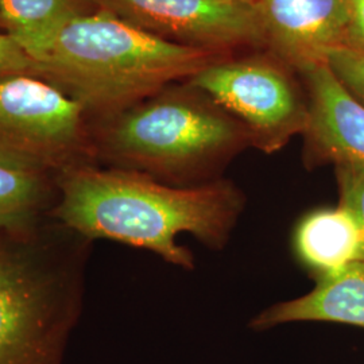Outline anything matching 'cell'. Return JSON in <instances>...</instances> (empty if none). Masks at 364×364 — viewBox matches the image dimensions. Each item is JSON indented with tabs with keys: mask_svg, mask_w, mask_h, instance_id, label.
<instances>
[{
	"mask_svg": "<svg viewBox=\"0 0 364 364\" xmlns=\"http://www.w3.org/2000/svg\"><path fill=\"white\" fill-rule=\"evenodd\" d=\"M188 85L235 117L251 144L267 154L306 130L308 103L281 65L267 58L220 60L189 78Z\"/></svg>",
	"mask_w": 364,
	"mask_h": 364,
	"instance_id": "8992f818",
	"label": "cell"
},
{
	"mask_svg": "<svg viewBox=\"0 0 364 364\" xmlns=\"http://www.w3.org/2000/svg\"><path fill=\"white\" fill-rule=\"evenodd\" d=\"M308 84V126L304 135L313 161L364 164V105L326 63L301 72Z\"/></svg>",
	"mask_w": 364,
	"mask_h": 364,
	"instance_id": "9c48e42d",
	"label": "cell"
},
{
	"mask_svg": "<svg viewBox=\"0 0 364 364\" xmlns=\"http://www.w3.org/2000/svg\"><path fill=\"white\" fill-rule=\"evenodd\" d=\"M54 219L87 239H108L193 269L192 252L177 243L191 234L205 246L227 245L245 207V196L231 182L170 185L130 170L85 164L58 176Z\"/></svg>",
	"mask_w": 364,
	"mask_h": 364,
	"instance_id": "6da1fadb",
	"label": "cell"
},
{
	"mask_svg": "<svg viewBox=\"0 0 364 364\" xmlns=\"http://www.w3.org/2000/svg\"><path fill=\"white\" fill-rule=\"evenodd\" d=\"M266 41L278 57L302 72L326 63L346 45L350 0H257Z\"/></svg>",
	"mask_w": 364,
	"mask_h": 364,
	"instance_id": "ba28073f",
	"label": "cell"
},
{
	"mask_svg": "<svg viewBox=\"0 0 364 364\" xmlns=\"http://www.w3.org/2000/svg\"><path fill=\"white\" fill-rule=\"evenodd\" d=\"M294 246L317 277L364 260V235L348 209H317L299 223Z\"/></svg>",
	"mask_w": 364,
	"mask_h": 364,
	"instance_id": "8fae6325",
	"label": "cell"
},
{
	"mask_svg": "<svg viewBox=\"0 0 364 364\" xmlns=\"http://www.w3.org/2000/svg\"><path fill=\"white\" fill-rule=\"evenodd\" d=\"M58 176L0 158V228L25 227L54 218Z\"/></svg>",
	"mask_w": 364,
	"mask_h": 364,
	"instance_id": "4fadbf2b",
	"label": "cell"
},
{
	"mask_svg": "<svg viewBox=\"0 0 364 364\" xmlns=\"http://www.w3.org/2000/svg\"><path fill=\"white\" fill-rule=\"evenodd\" d=\"M0 158L54 176L96 164L91 120L76 99L36 72L0 77Z\"/></svg>",
	"mask_w": 364,
	"mask_h": 364,
	"instance_id": "5b68a950",
	"label": "cell"
},
{
	"mask_svg": "<svg viewBox=\"0 0 364 364\" xmlns=\"http://www.w3.org/2000/svg\"><path fill=\"white\" fill-rule=\"evenodd\" d=\"M336 174L340 205L351 212L364 235V164H338Z\"/></svg>",
	"mask_w": 364,
	"mask_h": 364,
	"instance_id": "9a60e30c",
	"label": "cell"
},
{
	"mask_svg": "<svg viewBox=\"0 0 364 364\" xmlns=\"http://www.w3.org/2000/svg\"><path fill=\"white\" fill-rule=\"evenodd\" d=\"M97 3L156 37L221 55L267 42L257 1L97 0Z\"/></svg>",
	"mask_w": 364,
	"mask_h": 364,
	"instance_id": "52a82bcc",
	"label": "cell"
},
{
	"mask_svg": "<svg viewBox=\"0 0 364 364\" xmlns=\"http://www.w3.org/2000/svg\"><path fill=\"white\" fill-rule=\"evenodd\" d=\"M346 45L364 52V0H350V27Z\"/></svg>",
	"mask_w": 364,
	"mask_h": 364,
	"instance_id": "e0dca14e",
	"label": "cell"
},
{
	"mask_svg": "<svg viewBox=\"0 0 364 364\" xmlns=\"http://www.w3.org/2000/svg\"><path fill=\"white\" fill-rule=\"evenodd\" d=\"M23 72L37 73L36 61L11 36L0 31V77Z\"/></svg>",
	"mask_w": 364,
	"mask_h": 364,
	"instance_id": "2e32d148",
	"label": "cell"
},
{
	"mask_svg": "<svg viewBox=\"0 0 364 364\" xmlns=\"http://www.w3.org/2000/svg\"><path fill=\"white\" fill-rule=\"evenodd\" d=\"M297 321H328L364 328V260L320 275L317 285L308 294L264 309L251 321V328L263 331Z\"/></svg>",
	"mask_w": 364,
	"mask_h": 364,
	"instance_id": "30bf717a",
	"label": "cell"
},
{
	"mask_svg": "<svg viewBox=\"0 0 364 364\" xmlns=\"http://www.w3.org/2000/svg\"><path fill=\"white\" fill-rule=\"evenodd\" d=\"M189 90L165 88L91 122L95 162L178 186L213 181L210 174L251 144L250 136L235 117Z\"/></svg>",
	"mask_w": 364,
	"mask_h": 364,
	"instance_id": "277c9868",
	"label": "cell"
},
{
	"mask_svg": "<svg viewBox=\"0 0 364 364\" xmlns=\"http://www.w3.org/2000/svg\"><path fill=\"white\" fill-rule=\"evenodd\" d=\"M223 57L159 38L100 9L64 27L36 66L95 122L193 77Z\"/></svg>",
	"mask_w": 364,
	"mask_h": 364,
	"instance_id": "3957f363",
	"label": "cell"
},
{
	"mask_svg": "<svg viewBox=\"0 0 364 364\" xmlns=\"http://www.w3.org/2000/svg\"><path fill=\"white\" fill-rule=\"evenodd\" d=\"M246 1H254V3H255V1H257V0H246Z\"/></svg>",
	"mask_w": 364,
	"mask_h": 364,
	"instance_id": "ac0fdd59",
	"label": "cell"
},
{
	"mask_svg": "<svg viewBox=\"0 0 364 364\" xmlns=\"http://www.w3.org/2000/svg\"><path fill=\"white\" fill-rule=\"evenodd\" d=\"M326 64L335 76L364 105V52L341 45L326 55Z\"/></svg>",
	"mask_w": 364,
	"mask_h": 364,
	"instance_id": "5bb4252c",
	"label": "cell"
},
{
	"mask_svg": "<svg viewBox=\"0 0 364 364\" xmlns=\"http://www.w3.org/2000/svg\"><path fill=\"white\" fill-rule=\"evenodd\" d=\"M100 9L97 0H0V30L36 61L64 27Z\"/></svg>",
	"mask_w": 364,
	"mask_h": 364,
	"instance_id": "7c38bea8",
	"label": "cell"
},
{
	"mask_svg": "<svg viewBox=\"0 0 364 364\" xmlns=\"http://www.w3.org/2000/svg\"><path fill=\"white\" fill-rule=\"evenodd\" d=\"M92 243L54 218L0 228V364H63Z\"/></svg>",
	"mask_w": 364,
	"mask_h": 364,
	"instance_id": "7a4b0ae2",
	"label": "cell"
}]
</instances>
